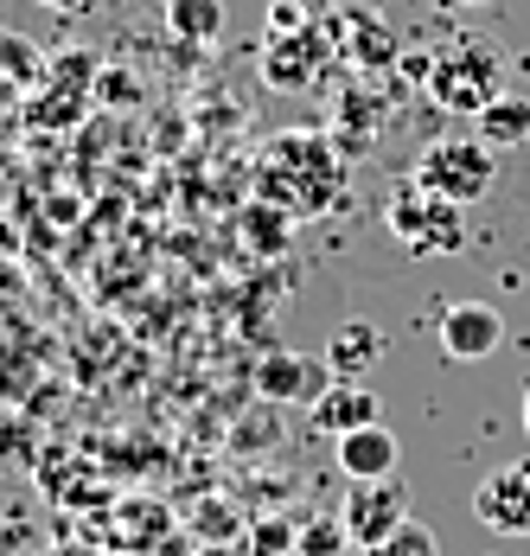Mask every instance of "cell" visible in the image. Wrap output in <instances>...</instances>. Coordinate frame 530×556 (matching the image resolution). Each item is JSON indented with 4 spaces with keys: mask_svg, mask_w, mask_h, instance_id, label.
<instances>
[{
    "mask_svg": "<svg viewBox=\"0 0 530 556\" xmlns=\"http://www.w3.org/2000/svg\"><path fill=\"white\" fill-rule=\"evenodd\" d=\"M383 224H390V237H396L403 250H416V256H454V250L467 243V205L434 199L416 179H409L403 192H390Z\"/></svg>",
    "mask_w": 530,
    "mask_h": 556,
    "instance_id": "3",
    "label": "cell"
},
{
    "mask_svg": "<svg viewBox=\"0 0 530 556\" xmlns=\"http://www.w3.org/2000/svg\"><path fill=\"white\" fill-rule=\"evenodd\" d=\"M326 52H332V46L319 39V26H301V33H268V46H263L268 90H307Z\"/></svg>",
    "mask_w": 530,
    "mask_h": 556,
    "instance_id": "9",
    "label": "cell"
},
{
    "mask_svg": "<svg viewBox=\"0 0 530 556\" xmlns=\"http://www.w3.org/2000/svg\"><path fill=\"white\" fill-rule=\"evenodd\" d=\"M479 141L499 154V148H518V141H530V97H518V90H505V97H492L485 110L474 115Z\"/></svg>",
    "mask_w": 530,
    "mask_h": 556,
    "instance_id": "14",
    "label": "cell"
},
{
    "mask_svg": "<svg viewBox=\"0 0 530 556\" xmlns=\"http://www.w3.org/2000/svg\"><path fill=\"white\" fill-rule=\"evenodd\" d=\"M365 556H441V538L428 531L422 518H409V525H396L383 544H371Z\"/></svg>",
    "mask_w": 530,
    "mask_h": 556,
    "instance_id": "18",
    "label": "cell"
},
{
    "mask_svg": "<svg viewBox=\"0 0 530 556\" xmlns=\"http://www.w3.org/2000/svg\"><path fill=\"white\" fill-rule=\"evenodd\" d=\"M326 384H332V365L307 358V352H275L256 371V390H263L268 403H301V409H314Z\"/></svg>",
    "mask_w": 530,
    "mask_h": 556,
    "instance_id": "10",
    "label": "cell"
},
{
    "mask_svg": "<svg viewBox=\"0 0 530 556\" xmlns=\"http://www.w3.org/2000/svg\"><path fill=\"white\" fill-rule=\"evenodd\" d=\"M525 435H530V390H525Z\"/></svg>",
    "mask_w": 530,
    "mask_h": 556,
    "instance_id": "26",
    "label": "cell"
},
{
    "mask_svg": "<svg viewBox=\"0 0 530 556\" xmlns=\"http://www.w3.org/2000/svg\"><path fill=\"white\" fill-rule=\"evenodd\" d=\"M371 135H377V103H365V90H345V97H339V115H332V141H339V154H345V161L365 154Z\"/></svg>",
    "mask_w": 530,
    "mask_h": 556,
    "instance_id": "17",
    "label": "cell"
},
{
    "mask_svg": "<svg viewBox=\"0 0 530 556\" xmlns=\"http://www.w3.org/2000/svg\"><path fill=\"white\" fill-rule=\"evenodd\" d=\"M434 333H441V352H447L454 365H479V358L499 352V339H505V314H499L492 301H447Z\"/></svg>",
    "mask_w": 530,
    "mask_h": 556,
    "instance_id": "7",
    "label": "cell"
},
{
    "mask_svg": "<svg viewBox=\"0 0 530 556\" xmlns=\"http://www.w3.org/2000/svg\"><path fill=\"white\" fill-rule=\"evenodd\" d=\"M77 103H84V97H77V90H46V97H39V103H33V122H39V128H52V122H71V115H77Z\"/></svg>",
    "mask_w": 530,
    "mask_h": 556,
    "instance_id": "20",
    "label": "cell"
},
{
    "mask_svg": "<svg viewBox=\"0 0 530 556\" xmlns=\"http://www.w3.org/2000/svg\"><path fill=\"white\" fill-rule=\"evenodd\" d=\"M339 518H345V538H352L358 551H371V544H383L396 525H409V486H403V480H352Z\"/></svg>",
    "mask_w": 530,
    "mask_h": 556,
    "instance_id": "5",
    "label": "cell"
},
{
    "mask_svg": "<svg viewBox=\"0 0 530 556\" xmlns=\"http://www.w3.org/2000/svg\"><path fill=\"white\" fill-rule=\"evenodd\" d=\"M396 467H403V447L383 422L358 429V435H339V473L345 480H396Z\"/></svg>",
    "mask_w": 530,
    "mask_h": 556,
    "instance_id": "12",
    "label": "cell"
},
{
    "mask_svg": "<svg viewBox=\"0 0 530 556\" xmlns=\"http://www.w3.org/2000/svg\"><path fill=\"white\" fill-rule=\"evenodd\" d=\"M224 0H166V26L186 39V46H212L217 33H224Z\"/></svg>",
    "mask_w": 530,
    "mask_h": 556,
    "instance_id": "16",
    "label": "cell"
},
{
    "mask_svg": "<svg viewBox=\"0 0 530 556\" xmlns=\"http://www.w3.org/2000/svg\"><path fill=\"white\" fill-rule=\"evenodd\" d=\"M474 518L499 538H530V460H505L479 480Z\"/></svg>",
    "mask_w": 530,
    "mask_h": 556,
    "instance_id": "6",
    "label": "cell"
},
{
    "mask_svg": "<svg viewBox=\"0 0 530 556\" xmlns=\"http://www.w3.org/2000/svg\"><path fill=\"white\" fill-rule=\"evenodd\" d=\"M301 26H314V20H307V13H301L294 0H281V7L268 13V33H301Z\"/></svg>",
    "mask_w": 530,
    "mask_h": 556,
    "instance_id": "22",
    "label": "cell"
},
{
    "mask_svg": "<svg viewBox=\"0 0 530 556\" xmlns=\"http://www.w3.org/2000/svg\"><path fill=\"white\" fill-rule=\"evenodd\" d=\"M428 90L447 115H479L492 97H505V52L492 39H447L428 58Z\"/></svg>",
    "mask_w": 530,
    "mask_h": 556,
    "instance_id": "2",
    "label": "cell"
},
{
    "mask_svg": "<svg viewBox=\"0 0 530 556\" xmlns=\"http://www.w3.org/2000/svg\"><path fill=\"white\" fill-rule=\"evenodd\" d=\"M422 192H434V199H454V205H479L485 192H492V179H499V154L479 141V135H454V141H434V148H422V161H416V173H409Z\"/></svg>",
    "mask_w": 530,
    "mask_h": 556,
    "instance_id": "4",
    "label": "cell"
},
{
    "mask_svg": "<svg viewBox=\"0 0 530 556\" xmlns=\"http://www.w3.org/2000/svg\"><path fill=\"white\" fill-rule=\"evenodd\" d=\"M332 26H339V46H332V52H345L358 71H390V64H396V33H390L377 13H365V7H345Z\"/></svg>",
    "mask_w": 530,
    "mask_h": 556,
    "instance_id": "11",
    "label": "cell"
},
{
    "mask_svg": "<svg viewBox=\"0 0 530 556\" xmlns=\"http://www.w3.org/2000/svg\"><path fill=\"white\" fill-rule=\"evenodd\" d=\"M319 358L332 365V378H371V365L383 358V327L345 320V327H332V339L319 345Z\"/></svg>",
    "mask_w": 530,
    "mask_h": 556,
    "instance_id": "13",
    "label": "cell"
},
{
    "mask_svg": "<svg viewBox=\"0 0 530 556\" xmlns=\"http://www.w3.org/2000/svg\"><path fill=\"white\" fill-rule=\"evenodd\" d=\"M0 77H7L13 90H33V84L46 77V46H39L33 33L0 26Z\"/></svg>",
    "mask_w": 530,
    "mask_h": 556,
    "instance_id": "15",
    "label": "cell"
},
{
    "mask_svg": "<svg viewBox=\"0 0 530 556\" xmlns=\"http://www.w3.org/2000/svg\"><path fill=\"white\" fill-rule=\"evenodd\" d=\"M447 13H474V7H492V0H441Z\"/></svg>",
    "mask_w": 530,
    "mask_h": 556,
    "instance_id": "24",
    "label": "cell"
},
{
    "mask_svg": "<svg viewBox=\"0 0 530 556\" xmlns=\"http://www.w3.org/2000/svg\"><path fill=\"white\" fill-rule=\"evenodd\" d=\"M345 518H326V525H307L301 531V556H345Z\"/></svg>",
    "mask_w": 530,
    "mask_h": 556,
    "instance_id": "19",
    "label": "cell"
},
{
    "mask_svg": "<svg viewBox=\"0 0 530 556\" xmlns=\"http://www.w3.org/2000/svg\"><path fill=\"white\" fill-rule=\"evenodd\" d=\"M485 556H499V551H485Z\"/></svg>",
    "mask_w": 530,
    "mask_h": 556,
    "instance_id": "27",
    "label": "cell"
},
{
    "mask_svg": "<svg viewBox=\"0 0 530 556\" xmlns=\"http://www.w3.org/2000/svg\"><path fill=\"white\" fill-rule=\"evenodd\" d=\"M288 538H294V531H288L281 518H268V525H256V538H250V544H256L263 556H275V551H288Z\"/></svg>",
    "mask_w": 530,
    "mask_h": 556,
    "instance_id": "21",
    "label": "cell"
},
{
    "mask_svg": "<svg viewBox=\"0 0 530 556\" xmlns=\"http://www.w3.org/2000/svg\"><path fill=\"white\" fill-rule=\"evenodd\" d=\"M263 199L288 218H319L345 205V154L319 128H281L263 148Z\"/></svg>",
    "mask_w": 530,
    "mask_h": 556,
    "instance_id": "1",
    "label": "cell"
},
{
    "mask_svg": "<svg viewBox=\"0 0 530 556\" xmlns=\"http://www.w3.org/2000/svg\"><path fill=\"white\" fill-rule=\"evenodd\" d=\"M7 294H20V269H13V263H0V301H7Z\"/></svg>",
    "mask_w": 530,
    "mask_h": 556,
    "instance_id": "23",
    "label": "cell"
},
{
    "mask_svg": "<svg viewBox=\"0 0 530 556\" xmlns=\"http://www.w3.org/2000/svg\"><path fill=\"white\" fill-rule=\"evenodd\" d=\"M307 416H314L319 435H358V429H377L383 422V396L365 378H332Z\"/></svg>",
    "mask_w": 530,
    "mask_h": 556,
    "instance_id": "8",
    "label": "cell"
},
{
    "mask_svg": "<svg viewBox=\"0 0 530 556\" xmlns=\"http://www.w3.org/2000/svg\"><path fill=\"white\" fill-rule=\"evenodd\" d=\"M39 7H52V13H71V7H84V0H39Z\"/></svg>",
    "mask_w": 530,
    "mask_h": 556,
    "instance_id": "25",
    "label": "cell"
}]
</instances>
